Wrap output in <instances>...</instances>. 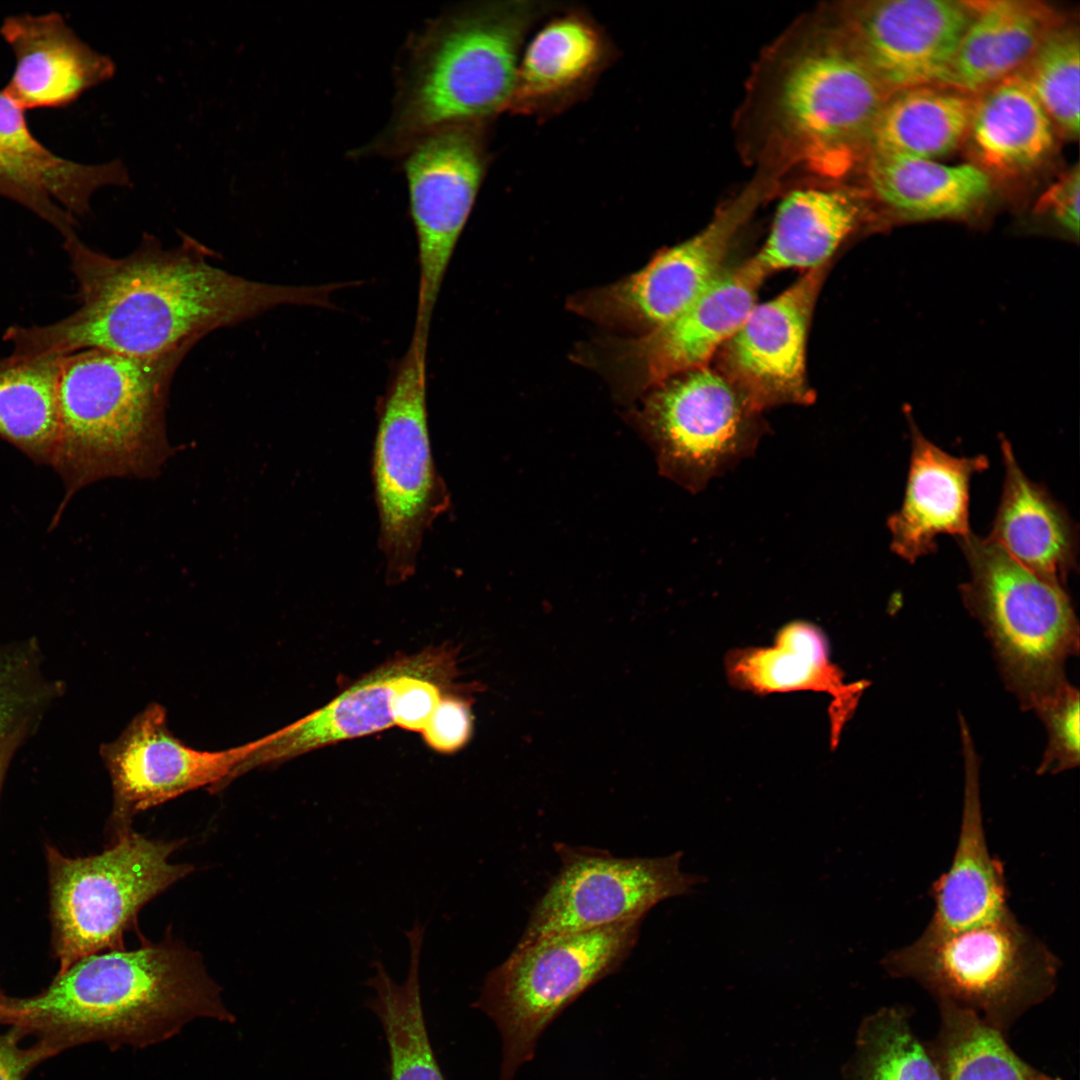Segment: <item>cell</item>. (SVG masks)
Instances as JSON below:
<instances>
[{"label":"cell","mask_w":1080,"mask_h":1080,"mask_svg":"<svg viewBox=\"0 0 1080 1080\" xmlns=\"http://www.w3.org/2000/svg\"><path fill=\"white\" fill-rule=\"evenodd\" d=\"M766 276L753 258L724 269L673 319L619 344L620 368L647 388L706 366L754 307Z\"/></svg>","instance_id":"obj_17"},{"label":"cell","mask_w":1080,"mask_h":1080,"mask_svg":"<svg viewBox=\"0 0 1080 1080\" xmlns=\"http://www.w3.org/2000/svg\"><path fill=\"white\" fill-rule=\"evenodd\" d=\"M47 697L32 654L23 649L0 651V740L28 728Z\"/></svg>","instance_id":"obj_37"},{"label":"cell","mask_w":1080,"mask_h":1080,"mask_svg":"<svg viewBox=\"0 0 1080 1080\" xmlns=\"http://www.w3.org/2000/svg\"><path fill=\"white\" fill-rule=\"evenodd\" d=\"M964 755V797L956 849L949 869L930 887L933 915L922 933L941 935L985 925L1011 913L1002 863L987 845L982 816L979 759L959 716Z\"/></svg>","instance_id":"obj_18"},{"label":"cell","mask_w":1080,"mask_h":1080,"mask_svg":"<svg viewBox=\"0 0 1080 1080\" xmlns=\"http://www.w3.org/2000/svg\"><path fill=\"white\" fill-rule=\"evenodd\" d=\"M870 192L894 215L908 220L965 216L990 195L992 180L971 163L869 155Z\"/></svg>","instance_id":"obj_28"},{"label":"cell","mask_w":1080,"mask_h":1080,"mask_svg":"<svg viewBox=\"0 0 1080 1080\" xmlns=\"http://www.w3.org/2000/svg\"><path fill=\"white\" fill-rule=\"evenodd\" d=\"M25 1035L15 1026L0 1034V1080H24L36 1065L62 1050L59 1045L44 1038L24 1046L22 1038Z\"/></svg>","instance_id":"obj_39"},{"label":"cell","mask_w":1080,"mask_h":1080,"mask_svg":"<svg viewBox=\"0 0 1080 1080\" xmlns=\"http://www.w3.org/2000/svg\"><path fill=\"white\" fill-rule=\"evenodd\" d=\"M957 542L970 570L960 585L963 603L983 627L1006 687L1033 710L1068 681L1066 662L1079 652L1071 598L988 537L971 532Z\"/></svg>","instance_id":"obj_6"},{"label":"cell","mask_w":1080,"mask_h":1080,"mask_svg":"<svg viewBox=\"0 0 1080 1080\" xmlns=\"http://www.w3.org/2000/svg\"><path fill=\"white\" fill-rule=\"evenodd\" d=\"M427 344L413 331L380 402L372 451L379 546L396 582L414 574L425 532L450 504L429 434Z\"/></svg>","instance_id":"obj_8"},{"label":"cell","mask_w":1080,"mask_h":1080,"mask_svg":"<svg viewBox=\"0 0 1080 1080\" xmlns=\"http://www.w3.org/2000/svg\"><path fill=\"white\" fill-rule=\"evenodd\" d=\"M164 248L152 235L129 255L94 250L75 234L64 239L79 308L57 322L12 326L4 340L17 355H68L103 349L158 356L192 348L210 332L280 306L329 307L343 284L288 286L243 278L210 262L214 254L182 235Z\"/></svg>","instance_id":"obj_1"},{"label":"cell","mask_w":1080,"mask_h":1080,"mask_svg":"<svg viewBox=\"0 0 1080 1080\" xmlns=\"http://www.w3.org/2000/svg\"><path fill=\"white\" fill-rule=\"evenodd\" d=\"M827 268L828 264L807 271L776 297L755 304L718 352V369L757 412L814 399L806 371V344Z\"/></svg>","instance_id":"obj_16"},{"label":"cell","mask_w":1080,"mask_h":1080,"mask_svg":"<svg viewBox=\"0 0 1080 1080\" xmlns=\"http://www.w3.org/2000/svg\"><path fill=\"white\" fill-rule=\"evenodd\" d=\"M862 216V202L846 189H793L780 201L769 235L752 258L766 274L820 268L829 264L831 256L857 229Z\"/></svg>","instance_id":"obj_27"},{"label":"cell","mask_w":1080,"mask_h":1080,"mask_svg":"<svg viewBox=\"0 0 1080 1080\" xmlns=\"http://www.w3.org/2000/svg\"><path fill=\"white\" fill-rule=\"evenodd\" d=\"M1057 131L1019 73L975 96L963 144L971 164L991 180L1016 178L1043 165Z\"/></svg>","instance_id":"obj_26"},{"label":"cell","mask_w":1080,"mask_h":1080,"mask_svg":"<svg viewBox=\"0 0 1080 1080\" xmlns=\"http://www.w3.org/2000/svg\"><path fill=\"white\" fill-rule=\"evenodd\" d=\"M12 1007V1026L62 1049L91 1041L144 1048L196 1018L234 1021L201 961L172 944L84 957Z\"/></svg>","instance_id":"obj_2"},{"label":"cell","mask_w":1080,"mask_h":1080,"mask_svg":"<svg viewBox=\"0 0 1080 1080\" xmlns=\"http://www.w3.org/2000/svg\"><path fill=\"white\" fill-rule=\"evenodd\" d=\"M554 848L560 870L532 910L517 946L643 919L659 902L689 894L706 881L681 870L680 851L662 857L620 858L563 843Z\"/></svg>","instance_id":"obj_11"},{"label":"cell","mask_w":1080,"mask_h":1080,"mask_svg":"<svg viewBox=\"0 0 1080 1080\" xmlns=\"http://www.w3.org/2000/svg\"><path fill=\"white\" fill-rule=\"evenodd\" d=\"M419 657L420 652L377 667L325 706L261 737L258 746L232 770L223 787L253 769L280 764L327 745L395 726L396 679L413 667Z\"/></svg>","instance_id":"obj_21"},{"label":"cell","mask_w":1080,"mask_h":1080,"mask_svg":"<svg viewBox=\"0 0 1080 1080\" xmlns=\"http://www.w3.org/2000/svg\"><path fill=\"white\" fill-rule=\"evenodd\" d=\"M64 356L12 353L0 359V438L40 465L50 466L57 441Z\"/></svg>","instance_id":"obj_31"},{"label":"cell","mask_w":1080,"mask_h":1080,"mask_svg":"<svg viewBox=\"0 0 1080 1080\" xmlns=\"http://www.w3.org/2000/svg\"><path fill=\"white\" fill-rule=\"evenodd\" d=\"M1062 19L1035 0H977L941 83L977 96L1018 73Z\"/></svg>","instance_id":"obj_25"},{"label":"cell","mask_w":1080,"mask_h":1080,"mask_svg":"<svg viewBox=\"0 0 1080 1080\" xmlns=\"http://www.w3.org/2000/svg\"><path fill=\"white\" fill-rule=\"evenodd\" d=\"M643 919L542 938L517 946L487 976L479 1007L503 1040V1076L528 1061L554 1017L617 970L638 940Z\"/></svg>","instance_id":"obj_9"},{"label":"cell","mask_w":1080,"mask_h":1080,"mask_svg":"<svg viewBox=\"0 0 1080 1080\" xmlns=\"http://www.w3.org/2000/svg\"><path fill=\"white\" fill-rule=\"evenodd\" d=\"M842 1075L844 1080H941L927 1043L913 1029L910 1010L900 1005L863 1019Z\"/></svg>","instance_id":"obj_34"},{"label":"cell","mask_w":1080,"mask_h":1080,"mask_svg":"<svg viewBox=\"0 0 1080 1080\" xmlns=\"http://www.w3.org/2000/svg\"><path fill=\"white\" fill-rule=\"evenodd\" d=\"M894 978L909 979L936 1002L976 1013L1005 1035L1055 992L1060 961L1014 914L954 933H922L882 960Z\"/></svg>","instance_id":"obj_7"},{"label":"cell","mask_w":1080,"mask_h":1080,"mask_svg":"<svg viewBox=\"0 0 1080 1080\" xmlns=\"http://www.w3.org/2000/svg\"><path fill=\"white\" fill-rule=\"evenodd\" d=\"M1000 450L1005 477L987 537L1023 567L1064 586L1077 568V525L1045 486L1026 476L1003 436Z\"/></svg>","instance_id":"obj_23"},{"label":"cell","mask_w":1080,"mask_h":1080,"mask_svg":"<svg viewBox=\"0 0 1080 1080\" xmlns=\"http://www.w3.org/2000/svg\"><path fill=\"white\" fill-rule=\"evenodd\" d=\"M398 158L407 180L418 249L414 328L428 335L445 274L485 175L484 124L435 129L412 142Z\"/></svg>","instance_id":"obj_12"},{"label":"cell","mask_w":1080,"mask_h":1080,"mask_svg":"<svg viewBox=\"0 0 1080 1080\" xmlns=\"http://www.w3.org/2000/svg\"><path fill=\"white\" fill-rule=\"evenodd\" d=\"M975 96L942 85L892 93L871 130L865 156L937 160L963 144Z\"/></svg>","instance_id":"obj_29"},{"label":"cell","mask_w":1080,"mask_h":1080,"mask_svg":"<svg viewBox=\"0 0 1080 1080\" xmlns=\"http://www.w3.org/2000/svg\"><path fill=\"white\" fill-rule=\"evenodd\" d=\"M101 854L67 858L49 849L51 910L62 972L103 950H123V935L141 907L188 875L168 861L178 842L150 840L130 830Z\"/></svg>","instance_id":"obj_10"},{"label":"cell","mask_w":1080,"mask_h":1080,"mask_svg":"<svg viewBox=\"0 0 1080 1080\" xmlns=\"http://www.w3.org/2000/svg\"><path fill=\"white\" fill-rule=\"evenodd\" d=\"M835 18V17H834ZM786 42L765 77L762 112L778 168L801 162L826 176L865 156L891 95L854 50L838 21L818 22Z\"/></svg>","instance_id":"obj_5"},{"label":"cell","mask_w":1080,"mask_h":1080,"mask_svg":"<svg viewBox=\"0 0 1080 1080\" xmlns=\"http://www.w3.org/2000/svg\"><path fill=\"white\" fill-rule=\"evenodd\" d=\"M27 728L20 729L0 740V787L8 765L26 734Z\"/></svg>","instance_id":"obj_41"},{"label":"cell","mask_w":1080,"mask_h":1080,"mask_svg":"<svg viewBox=\"0 0 1080 1080\" xmlns=\"http://www.w3.org/2000/svg\"><path fill=\"white\" fill-rule=\"evenodd\" d=\"M725 665L731 683L754 693L813 690L828 694L833 746L865 689L863 681L845 682L830 659L824 633L803 621L785 625L770 647L731 651Z\"/></svg>","instance_id":"obj_22"},{"label":"cell","mask_w":1080,"mask_h":1080,"mask_svg":"<svg viewBox=\"0 0 1080 1080\" xmlns=\"http://www.w3.org/2000/svg\"><path fill=\"white\" fill-rule=\"evenodd\" d=\"M426 926L418 919L404 930L410 961L402 984L395 982L380 960L371 964L374 975L367 985L375 991L370 1000L383 1026L391 1060V1080H444L431 1048L420 994V956Z\"/></svg>","instance_id":"obj_32"},{"label":"cell","mask_w":1080,"mask_h":1080,"mask_svg":"<svg viewBox=\"0 0 1080 1080\" xmlns=\"http://www.w3.org/2000/svg\"><path fill=\"white\" fill-rule=\"evenodd\" d=\"M1080 174L1076 164L1064 173L1042 195L1038 203L1041 212L1048 213L1065 233L1079 234Z\"/></svg>","instance_id":"obj_40"},{"label":"cell","mask_w":1080,"mask_h":1080,"mask_svg":"<svg viewBox=\"0 0 1080 1080\" xmlns=\"http://www.w3.org/2000/svg\"><path fill=\"white\" fill-rule=\"evenodd\" d=\"M909 419L911 455L902 505L888 518L891 550L913 563L937 550L936 538H962L969 524L970 482L989 467L985 455L956 457L928 440Z\"/></svg>","instance_id":"obj_19"},{"label":"cell","mask_w":1080,"mask_h":1080,"mask_svg":"<svg viewBox=\"0 0 1080 1080\" xmlns=\"http://www.w3.org/2000/svg\"><path fill=\"white\" fill-rule=\"evenodd\" d=\"M1079 30L1061 21L1018 72L1051 120L1057 134L1079 135Z\"/></svg>","instance_id":"obj_35"},{"label":"cell","mask_w":1080,"mask_h":1080,"mask_svg":"<svg viewBox=\"0 0 1080 1080\" xmlns=\"http://www.w3.org/2000/svg\"><path fill=\"white\" fill-rule=\"evenodd\" d=\"M190 349L158 356L85 349L64 356L50 464L64 496L51 527L73 496L92 483L159 474L173 453L165 423L169 389Z\"/></svg>","instance_id":"obj_4"},{"label":"cell","mask_w":1080,"mask_h":1080,"mask_svg":"<svg viewBox=\"0 0 1080 1080\" xmlns=\"http://www.w3.org/2000/svg\"><path fill=\"white\" fill-rule=\"evenodd\" d=\"M977 0H873L847 3L836 19L889 92L941 85Z\"/></svg>","instance_id":"obj_14"},{"label":"cell","mask_w":1080,"mask_h":1080,"mask_svg":"<svg viewBox=\"0 0 1080 1080\" xmlns=\"http://www.w3.org/2000/svg\"><path fill=\"white\" fill-rule=\"evenodd\" d=\"M13 1015L11 1000L0 995V1024H10Z\"/></svg>","instance_id":"obj_42"},{"label":"cell","mask_w":1080,"mask_h":1080,"mask_svg":"<svg viewBox=\"0 0 1080 1080\" xmlns=\"http://www.w3.org/2000/svg\"><path fill=\"white\" fill-rule=\"evenodd\" d=\"M936 1003L939 1028L926 1043L941 1080H1062L1023 1060L1006 1035L976 1013L947 1001Z\"/></svg>","instance_id":"obj_33"},{"label":"cell","mask_w":1080,"mask_h":1080,"mask_svg":"<svg viewBox=\"0 0 1080 1080\" xmlns=\"http://www.w3.org/2000/svg\"><path fill=\"white\" fill-rule=\"evenodd\" d=\"M608 61V43L588 17L569 13L544 25L519 59L507 109L559 112L583 96Z\"/></svg>","instance_id":"obj_24"},{"label":"cell","mask_w":1080,"mask_h":1080,"mask_svg":"<svg viewBox=\"0 0 1080 1080\" xmlns=\"http://www.w3.org/2000/svg\"><path fill=\"white\" fill-rule=\"evenodd\" d=\"M536 14L530 2L502 1L450 8L430 20L407 43L388 124L357 153L398 158L435 129L484 124L507 109Z\"/></svg>","instance_id":"obj_3"},{"label":"cell","mask_w":1080,"mask_h":1080,"mask_svg":"<svg viewBox=\"0 0 1080 1080\" xmlns=\"http://www.w3.org/2000/svg\"><path fill=\"white\" fill-rule=\"evenodd\" d=\"M0 34L16 59L3 90L24 110L68 106L114 75L113 61L80 40L56 12L6 17Z\"/></svg>","instance_id":"obj_20"},{"label":"cell","mask_w":1080,"mask_h":1080,"mask_svg":"<svg viewBox=\"0 0 1080 1080\" xmlns=\"http://www.w3.org/2000/svg\"><path fill=\"white\" fill-rule=\"evenodd\" d=\"M1079 706V691L1067 681L1033 708L1048 738L1038 774H1057L1078 767Z\"/></svg>","instance_id":"obj_36"},{"label":"cell","mask_w":1080,"mask_h":1080,"mask_svg":"<svg viewBox=\"0 0 1080 1080\" xmlns=\"http://www.w3.org/2000/svg\"><path fill=\"white\" fill-rule=\"evenodd\" d=\"M259 742L260 738L220 751L195 749L171 732L161 704H148L115 740L100 749L111 779V818L118 836L130 830L139 812L201 787L219 792Z\"/></svg>","instance_id":"obj_15"},{"label":"cell","mask_w":1080,"mask_h":1080,"mask_svg":"<svg viewBox=\"0 0 1080 1080\" xmlns=\"http://www.w3.org/2000/svg\"><path fill=\"white\" fill-rule=\"evenodd\" d=\"M421 733L425 743L437 752L458 751L472 733L470 701L445 693Z\"/></svg>","instance_id":"obj_38"},{"label":"cell","mask_w":1080,"mask_h":1080,"mask_svg":"<svg viewBox=\"0 0 1080 1080\" xmlns=\"http://www.w3.org/2000/svg\"><path fill=\"white\" fill-rule=\"evenodd\" d=\"M0 157L30 188L59 203L74 216L89 211L92 193L105 185H130L126 168L115 160L84 165L49 151L30 132L25 110L0 91Z\"/></svg>","instance_id":"obj_30"},{"label":"cell","mask_w":1080,"mask_h":1080,"mask_svg":"<svg viewBox=\"0 0 1080 1080\" xmlns=\"http://www.w3.org/2000/svg\"><path fill=\"white\" fill-rule=\"evenodd\" d=\"M657 388L649 420L666 465L689 488L702 489L754 449L759 412L718 368H696Z\"/></svg>","instance_id":"obj_13"}]
</instances>
